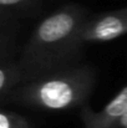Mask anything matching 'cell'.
Masks as SVG:
<instances>
[{
    "label": "cell",
    "mask_w": 127,
    "mask_h": 128,
    "mask_svg": "<svg viewBox=\"0 0 127 128\" xmlns=\"http://www.w3.org/2000/svg\"><path fill=\"white\" fill-rule=\"evenodd\" d=\"M86 21L85 11L79 6L62 8L42 20L25 45L19 62L24 84L64 68L82 44L81 31Z\"/></svg>",
    "instance_id": "6da1fadb"
},
{
    "label": "cell",
    "mask_w": 127,
    "mask_h": 128,
    "mask_svg": "<svg viewBox=\"0 0 127 128\" xmlns=\"http://www.w3.org/2000/svg\"><path fill=\"white\" fill-rule=\"evenodd\" d=\"M93 85L95 71L91 67H64L20 85L6 98L40 110L64 111L84 104Z\"/></svg>",
    "instance_id": "7a4b0ae2"
},
{
    "label": "cell",
    "mask_w": 127,
    "mask_h": 128,
    "mask_svg": "<svg viewBox=\"0 0 127 128\" xmlns=\"http://www.w3.org/2000/svg\"><path fill=\"white\" fill-rule=\"evenodd\" d=\"M125 34H127V8L87 20L81 31V40L82 42H103Z\"/></svg>",
    "instance_id": "3957f363"
},
{
    "label": "cell",
    "mask_w": 127,
    "mask_h": 128,
    "mask_svg": "<svg viewBox=\"0 0 127 128\" xmlns=\"http://www.w3.org/2000/svg\"><path fill=\"white\" fill-rule=\"evenodd\" d=\"M127 111V86L123 87L101 111L95 112L86 107L81 110L85 128H115Z\"/></svg>",
    "instance_id": "277c9868"
},
{
    "label": "cell",
    "mask_w": 127,
    "mask_h": 128,
    "mask_svg": "<svg viewBox=\"0 0 127 128\" xmlns=\"http://www.w3.org/2000/svg\"><path fill=\"white\" fill-rule=\"evenodd\" d=\"M24 84V76L19 64L3 62L0 68V93L3 98Z\"/></svg>",
    "instance_id": "5b68a950"
},
{
    "label": "cell",
    "mask_w": 127,
    "mask_h": 128,
    "mask_svg": "<svg viewBox=\"0 0 127 128\" xmlns=\"http://www.w3.org/2000/svg\"><path fill=\"white\" fill-rule=\"evenodd\" d=\"M0 128H31L26 118L16 114L15 112L1 110L0 113Z\"/></svg>",
    "instance_id": "8992f818"
},
{
    "label": "cell",
    "mask_w": 127,
    "mask_h": 128,
    "mask_svg": "<svg viewBox=\"0 0 127 128\" xmlns=\"http://www.w3.org/2000/svg\"><path fill=\"white\" fill-rule=\"evenodd\" d=\"M31 0H0V4L3 8H14V6H20L23 4H26Z\"/></svg>",
    "instance_id": "52a82bcc"
},
{
    "label": "cell",
    "mask_w": 127,
    "mask_h": 128,
    "mask_svg": "<svg viewBox=\"0 0 127 128\" xmlns=\"http://www.w3.org/2000/svg\"><path fill=\"white\" fill-rule=\"evenodd\" d=\"M115 128H127V111L126 113L121 117V120L117 122V124L115 126Z\"/></svg>",
    "instance_id": "ba28073f"
}]
</instances>
